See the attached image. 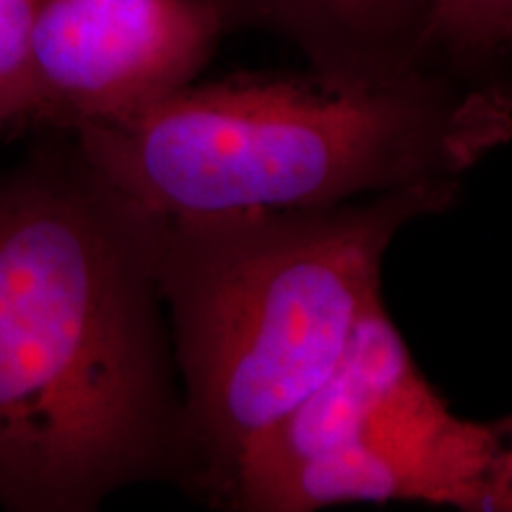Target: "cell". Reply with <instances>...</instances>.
Wrapping results in <instances>:
<instances>
[{
    "label": "cell",
    "mask_w": 512,
    "mask_h": 512,
    "mask_svg": "<svg viewBox=\"0 0 512 512\" xmlns=\"http://www.w3.org/2000/svg\"><path fill=\"white\" fill-rule=\"evenodd\" d=\"M185 479L152 216L48 131L0 174V508L93 512Z\"/></svg>",
    "instance_id": "6da1fadb"
},
{
    "label": "cell",
    "mask_w": 512,
    "mask_h": 512,
    "mask_svg": "<svg viewBox=\"0 0 512 512\" xmlns=\"http://www.w3.org/2000/svg\"><path fill=\"white\" fill-rule=\"evenodd\" d=\"M441 55L396 72H254L188 83L112 124L72 131L147 214L318 209L463 181L512 138V79Z\"/></svg>",
    "instance_id": "7a4b0ae2"
},
{
    "label": "cell",
    "mask_w": 512,
    "mask_h": 512,
    "mask_svg": "<svg viewBox=\"0 0 512 512\" xmlns=\"http://www.w3.org/2000/svg\"><path fill=\"white\" fill-rule=\"evenodd\" d=\"M458 197L460 181H437L318 209L150 214L183 394L188 494L221 508L247 448L325 380L382 299L396 235Z\"/></svg>",
    "instance_id": "3957f363"
},
{
    "label": "cell",
    "mask_w": 512,
    "mask_h": 512,
    "mask_svg": "<svg viewBox=\"0 0 512 512\" xmlns=\"http://www.w3.org/2000/svg\"><path fill=\"white\" fill-rule=\"evenodd\" d=\"M228 0H41L34 126L126 119L200 76L233 22Z\"/></svg>",
    "instance_id": "277c9868"
},
{
    "label": "cell",
    "mask_w": 512,
    "mask_h": 512,
    "mask_svg": "<svg viewBox=\"0 0 512 512\" xmlns=\"http://www.w3.org/2000/svg\"><path fill=\"white\" fill-rule=\"evenodd\" d=\"M498 427L460 418L437 394L347 444L252 486L235 512H313L344 503H430L482 512Z\"/></svg>",
    "instance_id": "5b68a950"
},
{
    "label": "cell",
    "mask_w": 512,
    "mask_h": 512,
    "mask_svg": "<svg viewBox=\"0 0 512 512\" xmlns=\"http://www.w3.org/2000/svg\"><path fill=\"white\" fill-rule=\"evenodd\" d=\"M434 396L437 392L415 366L408 344L380 299L358 320L325 380L247 448L221 508L230 510L252 486L347 444L387 415Z\"/></svg>",
    "instance_id": "8992f818"
},
{
    "label": "cell",
    "mask_w": 512,
    "mask_h": 512,
    "mask_svg": "<svg viewBox=\"0 0 512 512\" xmlns=\"http://www.w3.org/2000/svg\"><path fill=\"white\" fill-rule=\"evenodd\" d=\"M323 69L396 72L439 55L422 0H254Z\"/></svg>",
    "instance_id": "52a82bcc"
},
{
    "label": "cell",
    "mask_w": 512,
    "mask_h": 512,
    "mask_svg": "<svg viewBox=\"0 0 512 512\" xmlns=\"http://www.w3.org/2000/svg\"><path fill=\"white\" fill-rule=\"evenodd\" d=\"M41 0H0V138L34 126V29Z\"/></svg>",
    "instance_id": "ba28073f"
},
{
    "label": "cell",
    "mask_w": 512,
    "mask_h": 512,
    "mask_svg": "<svg viewBox=\"0 0 512 512\" xmlns=\"http://www.w3.org/2000/svg\"><path fill=\"white\" fill-rule=\"evenodd\" d=\"M432 41L463 60H496L505 48L512 0H422Z\"/></svg>",
    "instance_id": "9c48e42d"
},
{
    "label": "cell",
    "mask_w": 512,
    "mask_h": 512,
    "mask_svg": "<svg viewBox=\"0 0 512 512\" xmlns=\"http://www.w3.org/2000/svg\"><path fill=\"white\" fill-rule=\"evenodd\" d=\"M498 427V456L491 470L489 486H486V498L482 512H512V415Z\"/></svg>",
    "instance_id": "30bf717a"
},
{
    "label": "cell",
    "mask_w": 512,
    "mask_h": 512,
    "mask_svg": "<svg viewBox=\"0 0 512 512\" xmlns=\"http://www.w3.org/2000/svg\"><path fill=\"white\" fill-rule=\"evenodd\" d=\"M505 46H512V10L508 15V22H505Z\"/></svg>",
    "instance_id": "8fae6325"
}]
</instances>
